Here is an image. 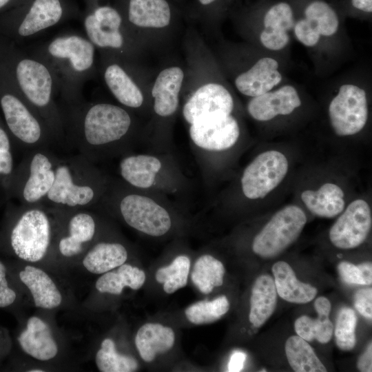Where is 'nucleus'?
<instances>
[{"label":"nucleus","instance_id":"1","mask_svg":"<svg viewBox=\"0 0 372 372\" xmlns=\"http://www.w3.org/2000/svg\"><path fill=\"white\" fill-rule=\"evenodd\" d=\"M65 132V143L96 163L127 153L132 118L124 107L85 99L74 103L58 101Z\"/></svg>","mask_w":372,"mask_h":372},{"label":"nucleus","instance_id":"2","mask_svg":"<svg viewBox=\"0 0 372 372\" xmlns=\"http://www.w3.org/2000/svg\"><path fill=\"white\" fill-rule=\"evenodd\" d=\"M96 48L85 37L66 32L34 48L30 54L51 71L60 100L74 103L85 99L83 88L94 72Z\"/></svg>","mask_w":372,"mask_h":372},{"label":"nucleus","instance_id":"3","mask_svg":"<svg viewBox=\"0 0 372 372\" xmlns=\"http://www.w3.org/2000/svg\"><path fill=\"white\" fill-rule=\"evenodd\" d=\"M55 178L43 204L65 209L96 205L106 192L110 178L80 154L58 157Z\"/></svg>","mask_w":372,"mask_h":372},{"label":"nucleus","instance_id":"4","mask_svg":"<svg viewBox=\"0 0 372 372\" xmlns=\"http://www.w3.org/2000/svg\"><path fill=\"white\" fill-rule=\"evenodd\" d=\"M164 203L134 189L122 180L110 179L108 188L96 206L115 209L132 228L153 237L165 235L171 229V214Z\"/></svg>","mask_w":372,"mask_h":372},{"label":"nucleus","instance_id":"5","mask_svg":"<svg viewBox=\"0 0 372 372\" xmlns=\"http://www.w3.org/2000/svg\"><path fill=\"white\" fill-rule=\"evenodd\" d=\"M54 207L43 203L24 205L14 225L10 242L14 253L29 262L41 260L48 254L53 238Z\"/></svg>","mask_w":372,"mask_h":372},{"label":"nucleus","instance_id":"6","mask_svg":"<svg viewBox=\"0 0 372 372\" xmlns=\"http://www.w3.org/2000/svg\"><path fill=\"white\" fill-rule=\"evenodd\" d=\"M0 105L8 130L29 151L57 145L48 126L32 107L15 83L1 93Z\"/></svg>","mask_w":372,"mask_h":372},{"label":"nucleus","instance_id":"7","mask_svg":"<svg viewBox=\"0 0 372 372\" xmlns=\"http://www.w3.org/2000/svg\"><path fill=\"white\" fill-rule=\"evenodd\" d=\"M169 158L154 154H123L118 163L121 180L128 186L143 192H175L178 183L173 178L175 167Z\"/></svg>","mask_w":372,"mask_h":372},{"label":"nucleus","instance_id":"8","mask_svg":"<svg viewBox=\"0 0 372 372\" xmlns=\"http://www.w3.org/2000/svg\"><path fill=\"white\" fill-rule=\"evenodd\" d=\"M81 14L72 0H27L10 14L12 32L18 38H30Z\"/></svg>","mask_w":372,"mask_h":372},{"label":"nucleus","instance_id":"9","mask_svg":"<svg viewBox=\"0 0 372 372\" xmlns=\"http://www.w3.org/2000/svg\"><path fill=\"white\" fill-rule=\"evenodd\" d=\"M307 221L301 207L288 205L276 211L252 242V250L262 258L274 257L300 236Z\"/></svg>","mask_w":372,"mask_h":372},{"label":"nucleus","instance_id":"10","mask_svg":"<svg viewBox=\"0 0 372 372\" xmlns=\"http://www.w3.org/2000/svg\"><path fill=\"white\" fill-rule=\"evenodd\" d=\"M193 147L202 159L212 154L228 151L237 143L240 130L231 114L216 113L201 116L189 125Z\"/></svg>","mask_w":372,"mask_h":372},{"label":"nucleus","instance_id":"11","mask_svg":"<svg viewBox=\"0 0 372 372\" xmlns=\"http://www.w3.org/2000/svg\"><path fill=\"white\" fill-rule=\"evenodd\" d=\"M289 169L287 156L269 149L258 154L244 169L240 178L243 196L251 200L265 198L285 179Z\"/></svg>","mask_w":372,"mask_h":372},{"label":"nucleus","instance_id":"12","mask_svg":"<svg viewBox=\"0 0 372 372\" xmlns=\"http://www.w3.org/2000/svg\"><path fill=\"white\" fill-rule=\"evenodd\" d=\"M28 153L22 163L19 195L24 205L43 203L54 183L59 156L48 147Z\"/></svg>","mask_w":372,"mask_h":372},{"label":"nucleus","instance_id":"13","mask_svg":"<svg viewBox=\"0 0 372 372\" xmlns=\"http://www.w3.org/2000/svg\"><path fill=\"white\" fill-rule=\"evenodd\" d=\"M85 10L80 17L85 35L94 47L114 50L125 47L123 19L118 10L107 5H99L96 0H85Z\"/></svg>","mask_w":372,"mask_h":372},{"label":"nucleus","instance_id":"14","mask_svg":"<svg viewBox=\"0 0 372 372\" xmlns=\"http://www.w3.org/2000/svg\"><path fill=\"white\" fill-rule=\"evenodd\" d=\"M332 129L339 136L359 133L366 125L369 106L365 91L352 84L340 86L329 106Z\"/></svg>","mask_w":372,"mask_h":372},{"label":"nucleus","instance_id":"15","mask_svg":"<svg viewBox=\"0 0 372 372\" xmlns=\"http://www.w3.org/2000/svg\"><path fill=\"white\" fill-rule=\"evenodd\" d=\"M329 230L331 242L337 248L350 249L366 239L372 223L371 210L364 199L351 201L339 214Z\"/></svg>","mask_w":372,"mask_h":372},{"label":"nucleus","instance_id":"16","mask_svg":"<svg viewBox=\"0 0 372 372\" xmlns=\"http://www.w3.org/2000/svg\"><path fill=\"white\" fill-rule=\"evenodd\" d=\"M66 233L59 239L57 247L64 257L71 258L81 254L85 246L92 242L97 231L94 214L86 209H65Z\"/></svg>","mask_w":372,"mask_h":372},{"label":"nucleus","instance_id":"17","mask_svg":"<svg viewBox=\"0 0 372 372\" xmlns=\"http://www.w3.org/2000/svg\"><path fill=\"white\" fill-rule=\"evenodd\" d=\"M234 100L229 92L215 83L200 87L185 103L183 115L190 125L198 118L216 113L231 114Z\"/></svg>","mask_w":372,"mask_h":372},{"label":"nucleus","instance_id":"18","mask_svg":"<svg viewBox=\"0 0 372 372\" xmlns=\"http://www.w3.org/2000/svg\"><path fill=\"white\" fill-rule=\"evenodd\" d=\"M296 88L285 85L273 92L252 97L247 104L249 114L258 121H268L280 115H289L301 105Z\"/></svg>","mask_w":372,"mask_h":372},{"label":"nucleus","instance_id":"19","mask_svg":"<svg viewBox=\"0 0 372 372\" xmlns=\"http://www.w3.org/2000/svg\"><path fill=\"white\" fill-rule=\"evenodd\" d=\"M278 68L276 60L263 57L249 70L238 76L235 85L238 91L245 96H260L270 91L282 81V75Z\"/></svg>","mask_w":372,"mask_h":372},{"label":"nucleus","instance_id":"20","mask_svg":"<svg viewBox=\"0 0 372 372\" xmlns=\"http://www.w3.org/2000/svg\"><path fill=\"white\" fill-rule=\"evenodd\" d=\"M22 350L33 358L47 361L58 353V346L49 325L37 316L30 317L26 328L18 337Z\"/></svg>","mask_w":372,"mask_h":372},{"label":"nucleus","instance_id":"21","mask_svg":"<svg viewBox=\"0 0 372 372\" xmlns=\"http://www.w3.org/2000/svg\"><path fill=\"white\" fill-rule=\"evenodd\" d=\"M300 198L311 214L321 218H331L338 216L346 204L344 190L332 182H326L316 189H305Z\"/></svg>","mask_w":372,"mask_h":372},{"label":"nucleus","instance_id":"22","mask_svg":"<svg viewBox=\"0 0 372 372\" xmlns=\"http://www.w3.org/2000/svg\"><path fill=\"white\" fill-rule=\"evenodd\" d=\"M183 77L178 67L166 68L158 75L152 90L154 111L158 116L169 117L176 112Z\"/></svg>","mask_w":372,"mask_h":372},{"label":"nucleus","instance_id":"23","mask_svg":"<svg viewBox=\"0 0 372 372\" xmlns=\"http://www.w3.org/2000/svg\"><path fill=\"white\" fill-rule=\"evenodd\" d=\"M21 281L28 287L37 307L52 309L62 302V295L50 276L43 269L27 265L19 273Z\"/></svg>","mask_w":372,"mask_h":372},{"label":"nucleus","instance_id":"24","mask_svg":"<svg viewBox=\"0 0 372 372\" xmlns=\"http://www.w3.org/2000/svg\"><path fill=\"white\" fill-rule=\"evenodd\" d=\"M103 76L112 95L124 107L136 109L143 105L141 90L118 63L107 62Z\"/></svg>","mask_w":372,"mask_h":372},{"label":"nucleus","instance_id":"25","mask_svg":"<svg viewBox=\"0 0 372 372\" xmlns=\"http://www.w3.org/2000/svg\"><path fill=\"white\" fill-rule=\"evenodd\" d=\"M174 342L173 329L158 323L143 324L135 336L136 347L141 358L147 362L153 361L158 353L169 351Z\"/></svg>","mask_w":372,"mask_h":372},{"label":"nucleus","instance_id":"26","mask_svg":"<svg viewBox=\"0 0 372 372\" xmlns=\"http://www.w3.org/2000/svg\"><path fill=\"white\" fill-rule=\"evenodd\" d=\"M271 269L276 291L285 300L304 304L316 297L318 292L316 287L298 280L293 269L286 262H276Z\"/></svg>","mask_w":372,"mask_h":372},{"label":"nucleus","instance_id":"27","mask_svg":"<svg viewBox=\"0 0 372 372\" xmlns=\"http://www.w3.org/2000/svg\"><path fill=\"white\" fill-rule=\"evenodd\" d=\"M314 307L318 318L313 319L306 315L299 317L294 324L295 330L306 341L316 339L325 344L330 341L333 332V325L329 320L331 302L327 298L320 296L316 299Z\"/></svg>","mask_w":372,"mask_h":372},{"label":"nucleus","instance_id":"28","mask_svg":"<svg viewBox=\"0 0 372 372\" xmlns=\"http://www.w3.org/2000/svg\"><path fill=\"white\" fill-rule=\"evenodd\" d=\"M127 256V249L123 244L101 241L87 251L83 265L92 273L103 274L124 264Z\"/></svg>","mask_w":372,"mask_h":372},{"label":"nucleus","instance_id":"29","mask_svg":"<svg viewBox=\"0 0 372 372\" xmlns=\"http://www.w3.org/2000/svg\"><path fill=\"white\" fill-rule=\"evenodd\" d=\"M277 300L274 280L269 275H261L254 282L250 298L249 322L260 327L273 313Z\"/></svg>","mask_w":372,"mask_h":372},{"label":"nucleus","instance_id":"30","mask_svg":"<svg viewBox=\"0 0 372 372\" xmlns=\"http://www.w3.org/2000/svg\"><path fill=\"white\" fill-rule=\"evenodd\" d=\"M171 12L165 0H130L127 20L140 28H164L169 25Z\"/></svg>","mask_w":372,"mask_h":372},{"label":"nucleus","instance_id":"31","mask_svg":"<svg viewBox=\"0 0 372 372\" xmlns=\"http://www.w3.org/2000/svg\"><path fill=\"white\" fill-rule=\"evenodd\" d=\"M145 272L130 264H123L116 270L103 273L96 280V289L101 293L119 295L124 287L139 289L145 283Z\"/></svg>","mask_w":372,"mask_h":372},{"label":"nucleus","instance_id":"32","mask_svg":"<svg viewBox=\"0 0 372 372\" xmlns=\"http://www.w3.org/2000/svg\"><path fill=\"white\" fill-rule=\"evenodd\" d=\"M285 348L289 364L294 371H327L312 347L299 335L289 337L286 341Z\"/></svg>","mask_w":372,"mask_h":372},{"label":"nucleus","instance_id":"33","mask_svg":"<svg viewBox=\"0 0 372 372\" xmlns=\"http://www.w3.org/2000/svg\"><path fill=\"white\" fill-rule=\"evenodd\" d=\"M225 273L223 263L209 254H204L194 262L191 278L196 287L205 294L223 283Z\"/></svg>","mask_w":372,"mask_h":372},{"label":"nucleus","instance_id":"34","mask_svg":"<svg viewBox=\"0 0 372 372\" xmlns=\"http://www.w3.org/2000/svg\"><path fill=\"white\" fill-rule=\"evenodd\" d=\"M97 368L101 372H132L138 368V362L130 355L119 354L115 343L105 338L101 344L95 357Z\"/></svg>","mask_w":372,"mask_h":372},{"label":"nucleus","instance_id":"35","mask_svg":"<svg viewBox=\"0 0 372 372\" xmlns=\"http://www.w3.org/2000/svg\"><path fill=\"white\" fill-rule=\"evenodd\" d=\"M190 260L184 255L176 257L170 265L159 268L155 275L158 282L163 285L165 293H173L187 283Z\"/></svg>","mask_w":372,"mask_h":372},{"label":"nucleus","instance_id":"36","mask_svg":"<svg viewBox=\"0 0 372 372\" xmlns=\"http://www.w3.org/2000/svg\"><path fill=\"white\" fill-rule=\"evenodd\" d=\"M229 302L225 296L213 300H201L191 304L185 310L187 320L194 324H204L219 320L229 311Z\"/></svg>","mask_w":372,"mask_h":372},{"label":"nucleus","instance_id":"37","mask_svg":"<svg viewBox=\"0 0 372 372\" xmlns=\"http://www.w3.org/2000/svg\"><path fill=\"white\" fill-rule=\"evenodd\" d=\"M304 15L316 26L320 35L330 37L338 30V16L324 1L317 0L309 3L305 8Z\"/></svg>","mask_w":372,"mask_h":372},{"label":"nucleus","instance_id":"38","mask_svg":"<svg viewBox=\"0 0 372 372\" xmlns=\"http://www.w3.org/2000/svg\"><path fill=\"white\" fill-rule=\"evenodd\" d=\"M356 324L355 311L349 307L342 308L338 313L334 331L335 343L339 349L349 351L355 347Z\"/></svg>","mask_w":372,"mask_h":372},{"label":"nucleus","instance_id":"39","mask_svg":"<svg viewBox=\"0 0 372 372\" xmlns=\"http://www.w3.org/2000/svg\"><path fill=\"white\" fill-rule=\"evenodd\" d=\"M263 24L265 28L288 32L295 24L291 6L284 2L271 6L264 17Z\"/></svg>","mask_w":372,"mask_h":372},{"label":"nucleus","instance_id":"40","mask_svg":"<svg viewBox=\"0 0 372 372\" xmlns=\"http://www.w3.org/2000/svg\"><path fill=\"white\" fill-rule=\"evenodd\" d=\"M293 27L296 39L303 45L313 47L318 43L320 34L309 20L306 18L300 19Z\"/></svg>","mask_w":372,"mask_h":372},{"label":"nucleus","instance_id":"41","mask_svg":"<svg viewBox=\"0 0 372 372\" xmlns=\"http://www.w3.org/2000/svg\"><path fill=\"white\" fill-rule=\"evenodd\" d=\"M260 42L267 49L280 50L285 48L289 41L288 32L264 28L260 36Z\"/></svg>","mask_w":372,"mask_h":372},{"label":"nucleus","instance_id":"42","mask_svg":"<svg viewBox=\"0 0 372 372\" xmlns=\"http://www.w3.org/2000/svg\"><path fill=\"white\" fill-rule=\"evenodd\" d=\"M13 170V158L7 132L0 125V175H10Z\"/></svg>","mask_w":372,"mask_h":372},{"label":"nucleus","instance_id":"43","mask_svg":"<svg viewBox=\"0 0 372 372\" xmlns=\"http://www.w3.org/2000/svg\"><path fill=\"white\" fill-rule=\"evenodd\" d=\"M354 306L358 311L368 319L372 318V289L358 290L354 296Z\"/></svg>","mask_w":372,"mask_h":372},{"label":"nucleus","instance_id":"44","mask_svg":"<svg viewBox=\"0 0 372 372\" xmlns=\"http://www.w3.org/2000/svg\"><path fill=\"white\" fill-rule=\"evenodd\" d=\"M341 278L349 284L364 285L362 276L358 265L349 262H341L338 266Z\"/></svg>","mask_w":372,"mask_h":372},{"label":"nucleus","instance_id":"45","mask_svg":"<svg viewBox=\"0 0 372 372\" xmlns=\"http://www.w3.org/2000/svg\"><path fill=\"white\" fill-rule=\"evenodd\" d=\"M17 294L11 289L6 280V268L0 260V307H6L16 300Z\"/></svg>","mask_w":372,"mask_h":372},{"label":"nucleus","instance_id":"46","mask_svg":"<svg viewBox=\"0 0 372 372\" xmlns=\"http://www.w3.org/2000/svg\"><path fill=\"white\" fill-rule=\"evenodd\" d=\"M247 358V354L240 351L232 353L228 363V371L238 372L242 371Z\"/></svg>","mask_w":372,"mask_h":372},{"label":"nucleus","instance_id":"47","mask_svg":"<svg viewBox=\"0 0 372 372\" xmlns=\"http://www.w3.org/2000/svg\"><path fill=\"white\" fill-rule=\"evenodd\" d=\"M372 346L370 342L365 351L360 357L357 366L360 371L371 372L372 370Z\"/></svg>","mask_w":372,"mask_h":372},{"label":"nucleus","instance_id":"48","mask_svg":"<svg viewBox=\"0 0 372 372\" xmlns=\"http://www.w3.org/2000/svg\"><path fill=\"white\" fill-rule=\"evenodd\" d=\"M360 269L364 285H371L372 265L371 262H364L358 265Z\"/></svg>","mask_w":372,"mask_h":372},{"label":"nucleus","instance_id":"49","mask_svg":"<svg viewBox=\"0 0 372 372\" xmlns=\"http://www.w3.org/2000/svg\"><path fill=\"white\" fill-rule=\"evenodd\" d=\"M351 3L360 10L369 13L372 12V0H351Z\"/></svg>","mask_w":372,"mask_h":372},{"label":"nucleus","instance_id":"50","mask_svg":"<svg viewBox=\"0 0 372 372\" xmlns=\"http://www.w3.org/2000/svg\"><path fill=\"white\" fill-rule=\"evenodd\" d=\"M27 0H0V11L10 6L16 7Z\"/></svg>","mask_w":372,"mask_h":372},{"label":"nucleus","instance_id":"51","mask_svg":"<svg viewBox=\"0 0 372 372\" xmlns=\"http://www.w3.org/2000/svg\"><path fill=\"white\" fill-rule=\"evenodd\" d=\"M214 1L215 0H199L200 3L203 5H208Z\"/></svg>","mask_w":372,"mask_h":372},{"label":"nucleus","instance_id":"52","mask_svg":"<svg viewBox=\"0 0 372 372\" xmlns=\"http://www.w3.org/2000/svg\"><path fill=\"white\" fill-rule=\"evenodd\" d=\"M28 371H30V372H43L44 371L42 370V369H30Z\"/></svg>","mask_w":372,"mask_h":372}]
</instances>
